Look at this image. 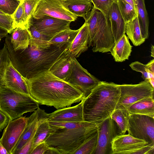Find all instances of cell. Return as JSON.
<instances>
[{
	"mask_svg": "<svg viewBox=\"0 0 154 154\" xmlns=\"http://www.w3.org/2000/svg\"><path fill=\"white\" fill-rule=\"evenodd\" d=\"M121 94L116 109H127L141 100L154 97V88L148 80L136 84L119 85Z\"/></svg>",
	"mask_w": 154,
	"mask_h": 154,
	"instance_id": "52a82bcc",
	"label": "cell"
},
{
	"mask_svg": "<svg viewBox=\"0 0 154 154\" xmlns=\"http://www.w3.org/2000/svg\"><path fill=\"white\" fill-rule=\"evenodd\" d=\"M20 0H0V10L11 15L20 3Z\"/></svg>",
	"mask_w": 154,
	"mask_h": 154,
	"instance_id": "d590c367",
	"label": "cell"
},
{
	"mask_svg": "<svg viewBox=\"0 0 154 154\" xmlns=\"http://www.w3.org/2000/svg\"><path fill=\"white\" fill-rule=\"evenodd\" d=\"M128 3L131 5L133 6L135 8L134 5V0H125Z\"/></svg>",
	"mask_w": 154,
	"mask_h": 154,
	"instance_id": "bcb514c9",
	"label": "cell"
},
{
	"mask_svg": "<svg viewBox=\"0 0 154 154\" xmlns=\"http://www.w3.org/2000/svg\"><path fill=\"white\" fill-rule=\"evenodd\" d=\"M109 19L115 43L125 34L126 23L120 13L117 2L114 3L111 7Z\"/></svg>",
	"mask_w": 154,
	"mask_h": 154,
	"instance_id": "d6986e66",
	"label": "cell"
},
{
	"mask_svg": "<svg viewBox=\"0 0 154 154\" xmlns=\"http://www.w3.org/2000/svg\"><path fill=\"white\" fill-rule=\"evenodd\" d=\"M121 94L118 84L100 81L83 99L84 121L97 126L111 117L116 109Z\"/></svg>",
	"mask_w": 154,
	"mask_h": 154,
	"instance_id": "3957f363",
	"label": "cell"
},
{
	"mask_svg": "<svg viewBox=\"0 0 154 154\" xmlns=\"http://www.w3.org/2000/svg\"><path fill=\"white\" fill-rule=\"evenodd\" d=\"M128 134L154 146V118L140 114L130 115Z\"/></svg>",
	"mask_w": 154,
	"mask_h": 154,
	"instance_id": "9c48e42d",
	"label": "cell"
},
{
	"mask_svg": "<svg viewBox=\"0 0 154 154\" xmlns=\"http://www.w3.org/2000/svg\"><path fill=\"white\" fill-rule=\"evenodd\" d=\"M127 109L130 115H142L154 118V97L141 100L132 105Z\"/></svg>",
	"mask_w": 154,
	"mask_h": 154,
	"instance_id": "d4e9b609",
	"label": "cell"
},
{
	"mask_svg": "<svg viewBox=\"0 0 154 154\" xmlns=\"http://www.w3.org/2000/svg\"><path fill=\"white\" fill-rule=\"evenodd\" d=\"M89 31L87 23L85 22L71 44L66 49L65 53L77 58L86 51L89 47Z\"/></svg>",
	"mask_w": 154,
	"mask_h": 154,
	"instance_id": "e0dca14e",
	"label": "cell"
},
{
	"mask_svg": "<svg viewBox=\"0 0 154 154\" xmlns=\"http://www.w3.org/2000/svg\"><path fill=\"white\" fill-rule=\"evenodd\" d=\"M11 16L14 29L18 27L28 28L29 21L25 12L23 0H20L19 5Z\"/></svg>",
	"mask_w": 154,
	"mask_h": 154,
	"instance_id": "4dcf8cb0",
	"label": "cell"
},
{
	"mask_svg": "<svg viewBox=\"0 0 154 154\" xmlns=\"http://www.w3.org/2000/svg\"><path fill=\"white\" fill-rule=\"evenodd\" d=\"M129 66L133 70L140 72L142 74V77L144 80H148L154 77V75L151 73L147 68L146 64L137 61L131 63Z\"/></svg>",
	"mask_w": 154,
	"mask_h": 154,
	"instance_id": "74e56055",
	"label": "cell"
},
{
	"mask_svg": "<svg viewBox=\"0 0 154 154\" xmlns=\"http://www.w3.org/2000/svg\"><path fill=\"white\" fill-rule=\"evenodd\" d=\"M134 5L142 37L145 39L149 36V21L145 0H134Z\"/></svg>",
	"mask_w": 154,
	"mask_h": 154,
	"instance_id": "cb8c5ba5",
	"label": "cell"
},
{
	"mask_svg": "<svg viewBox=\"0 0 154 154\" xmlns=\"http://www.w3.org/2000/svg\"><path fill=\"white\" fill-rule=\"evenodd\" d=\"M4 44L8 51L12 64L27 79L42 72L49 70L68 47L59 48L51 44L48 47L41 48L30 42L26 48L15 51L9 36L6 38Z\"/></svg>",
	"mask_w": 154,
	"mask_h": 154,
	"instance_id": "7a4b0ae2",
	"label": "cell"
},
{
	"mask_svg": "<svg viewBox=\"0 0 154 154\" xmlns=\"http://www.w3.org/2000/svg\"><path fill=\"white\" fill-rule=\"evenodd\" d=\"M151 56L153 57H154V46L152 45L151 47Z\"/></svg>",
	"mask_w": 154,
	"mask_h": 154,
	"instance_id": "7dc6e473",
	"label": "cell"
},
{
	"mask_svg": "<svg viewBox=\"0 0 154 154\" xmlns=\"http://www.w3.org/2000/svg\"><path fill=\"white\" fill-rule=\"evenodd\" d=\"M117 3L126 23L132 20L137 17L135 8L125 0H117Z\"/></svg>",
	"mask_w": 154,
	"mask_h": 154,
	"instance_id": "d6a6232c",
	"label": "cell"
},
{
	"mask_svg": "<svg viewBox=\"0 0 154 154\" xmlns=\"http://www.w3.org/2000/svg\"><path fill=\"white\" fill-rule=\"evenodd\" d=\"M28 117L21 116L13 120H9L4 129L0 142L8 154L12 152L27 126Z\"/></svg>",
	"mask_w": 154,
	"mask_h": 154,
	"instance_id": "8fae6325",
	"label": "cell"
},
{
	"mask_svg": "<svg viewBox=\"0 0 154 154\" xmlns=\"http://www.w3.org/2000/svg\"><path fill=\"white\" fill-rule=\"evenodd\" d=\"M48 147L45 142H42L38 145L33 150L31 154H44Z\"/></svg>",
	"mask_w": 154,
	"mask_h": 154,
	"instance_id": "ab89813d",
	"label": "cell"
},
{
	"mask_svg": "<svg viewBox=\"0 0 154 154\" xmlns=\"http://www.w3.org/2000/svg\"></svg>",
	"mask_w": 154,
	"mask_h": 154,
	"instance_id": "f907efd6",
	"label": "cell"
},
{
	"mask_svg": "<svg viewBox=\"0 0 154 154\" xmlns=\"http://www.w3.org/2000/svg\"><path fill=\"white\" fill-rule=\"evenodd\" d=\"M94 7L102 12L109 18V11L112 4L117 0H91Z\"/></svg>",
	"mask_w": 154,
	"mask_h": 154,
	"instance_id": "e575fe53",
	"label": "cell"
},
{
	"mask_svg": "<svg viewBox=\"0 0 154 154\" xmlns=\"http://www.w3.org/2000/svg\"><path fill=\"white\" fill-rule=\"evenodd\" d=\"M71 70L66 82L80 90L84 94L85 98L100 81L84 68L76 58L71 56Z\"/></svg>",
	"mask_w": 154,
	"mask_h": 154,
	"instance_id": "ba28073f",
	"label": "cell"
},
{
	"mask_svg": "<svg viewBox=\"0 0 154 154\" xmlns=\"http://www.w3.org/2000/svg\"><path fill=\"white\" fill-rule=\"evenodd\" d=\"M79 30L68 28L57 33L49 40L50 44L57 47H68L72 43Z\"/></svg>",
	"mask_w": 154,
	"mask_h": 154,
	"instance_id": "4316f807",
	"label": "cell"
},
{
	"mask_svg": "<svg viewBox=\"0 0 154 154\" xmlns=\"http://www.w3.org/2000/svg\"><path fill=\"white\" fill-rule=\"evenodd\" d=\"M0 14H6L5 12H3L2 11L0 10Z\"/></svg>",
	"mask_w": 154,
	"mask_h": 154,
	"instance_id": "c3c4849f",
	"label": "cell"
},
{
	"mask_svg": "<svg viewBox=\"0 0 154 154\" xmlns=\"http://www.w3.org/2000/svg\"><path fill=\"white\" fill-rule=\"evenodd\" d=\"M26 79L14 67L10 60L5 72V85L17 92L30 95Z\"/></svg>",
	"mask_w": 154,
	"mask_h": 154,
	"instance_id": "2e32d148",
	"label": "cell"
},
{
	"mask_svg": "<svg viewBox=\"0 0 154 154\" xmlns=\"http://www.w3.org/2000/svg\"><path fill=\"white\" fill-rule=\"evenodd\" d=\"M125 33L128 38L136 46L140 45L145 41L142 36L137 17L126 23Z\"/></svg>",
	"mask_w": 154,
	"mask_h": 154,
	"instance_id": "83f0119b",
	"label": "cell"
},
{
	"mask_svg": "<svg viewBox=\"0 0 154 154\" xmlns=\"http://www.w3.org/2000/svg\"><path fill=\"white\" fill-rule=\"evenodd\" d=\"M10 60L8 51L4 44L3 48L0 50V87L5 85V72Z\"/></svg>",
	"mask_w": 154,
	"mask_h": 154,
	"instance_id": "836d02e7",
	"label": "cell"
},
{
	"mask_svg": "<svg viewBox=\"0 0 154 154\" xmlns=\"http://www.w3.org/2000/svg\"><path fill=\"white\" fill-rule=\"evenodd\" d=\"M39 107V104L30 95L17 92L5 85L0 87V110L9 120L34 112Z\"/></svg>",
	"mask_w": 154,
	"mask_h": 154,
	"instance_id": "8992f818",
	"label": "cell"
},
{
	"mask_svg": "<svg viewBox=\"0 0 154 154\" xmlns=\"http://www.w3.org/2000/svg\"><path fill=\"white\" fill-rule=\"evenodd\" d=\"M147 68L149 71L154 75V60L153 59L146 64Z\"/></svg>",
	"mask_w": 154,
	"mask_h": 154,
	"instance_id": "b9f144b4",
	"label": "cell"
},
{
	"mask_svg": "<svg viewBox=\"0 0 154 154\" xmlns=\"http://www.w3.org/2000/svg\"><path fill=\"white\" fill-rule=\"evenodd\" d=\"M44 154H60V153L55 149L48 147Z\"/></svg>",
	"mask_w": 154,
	"mask_h": 154,
	"instance_id": "7bdbcfd3",
	"label": "cell"
},
{
	"mask_svg": "<svg viewBox=\"0 0 154 154\" xmlns=\"http://www.w3.org/2000/svg\"><path fill=\"white\" fill-rule=\"evenodd\" d=\"M29 22L39 31L50 39L58 32L70 28L71 22L47 15L38 19L32 17Z\"/></svg>",
	"mask_w": 154,
	"mask_h": 154,
	"instance_id": "5bb4252c",
	"label": "cell"
},
{
	"mask_svg": "<svg viewBox=\"0 0 154 154\" xmlns=\"http://www.w3.org/2000/svg\"><path fill=\"white\" fill-rule=\"evenodd\" d=\"M45 112L44 110L39 107L28 117L26 128L15 146L12 154H15V152L22 148L26 143L38 127L40 119Z\"/></svg>",
	"mask_w": 154,
	"mask_h": 154,
	"instance_id": "ac0fdd59",
	"label": "cell"
},
{
	"mask_svg": "<svg viewBox=\"0 0 154 154\" xmlns=\"http://www.w3.org/2000/svg\"><path fill=\"white\" fill-rule=\"evenodd\" d=\"M48 116V114L45 112L40 120L35 134L31 154L38 145L45 142L50 134L51 128Z\"/></svg>",
	"mask_w": 154,
	"mask_h": 154,
	"instance_id": "484cf974",
	"label": "cell"
},
{
	"mask_svg": "<svg viewBox=\"0 0 154 154\" xmlns=\"http://www.w3.org/2000/svg\"><path fill=\"white\" fill-rule=\"evenodd\" d=\"M83 100L78 104L57 109L48 114V120L52 122H80L84 121Z\"/></svg>",
	"mask_w": 154,
	"mask_h": 154,
	"instance_id": "9a60e30c",
	"label": "cell"
},
{
	"mask_svg": "<svg viewBox=\"0 0 154 154\" xmlns=\"http://www.w3.org/2000/svg\"><path fill=\"white\" fill-rule=\"evenodd\" d=\"M10 38L14 50L17 51L27 48L31 37L28 28L18 27L14 30Z\"/></svg>",
	"mask_w": 154,
	"mask_h": 154,
	"instance_id": "603a6c76",
	"label": "cell"
},
{
	"mask_svg": "<svg viewBox=\"0 0 154 154\" xmlns=\"http://www.w3.org/2000/svg\"><path fill=\"white\" fill-rule=\"evenodd\" d=\"M97 126L98 140L94 154H111V142L118 134V129L110 117Z\"/></svg>",
	"mask_w": 154,
	"mask_h": 154,
	"instance_id": "4fadbf2b",
	"label": "cell"
},
{
	"mask_svg": "<svg viewBox=\"0 0 154 154\" xmlns=\"http://www.w3.org/2000/svg\"><path fill=\"white\" fill-rule=\"evenodd\" d=\"M49 122L51 132L45 142L48 147L55 149L60 154H73L98 129L95 124L85 121Z\"/></svg>",
	"mask_w": 154,
	"mask_h": 154,
	"instance_id": "277c9868",
	"label": "cell"
},
{
	"mask_svg": "<svg viewBox=\"0 0 154 154\" xmlns=\"http://www.w3.org/2000/svg\"><path fill=\"white\" fill-rule=\"evenodd\" d=\"M69 11L78 17H82L85 21L93 7L91 0H60Z\"/></svg>",
	"mask_w": 154,
	"mask_h": 154,
	"instance_id": "44dd1931",
	"label": "cell"
},
{
	"mask_svg": "<svg viewBox=\"0 0 154 154\" xmlns=\"http://www.w3.org/2000/svg\"><path fill=\"white\" fill-rule=\"evenodd\" d=\"M9 121L8 116L0 110V132L6 127Z\"/></svg>",
	"mask_w": 154,
	"mask_h": 154,
	"instance_id": "60d3db41",
	"label": "cell"
},
{
	"mask_svg": "<svg viewBox=\"0 0 154 154\" xmlns=\"http://www.w3.org/2000/svg\"><path fill=\"white\" fill-rule=\"evenodd\" d=\"M0 28L8 33L12 32L14 29L11 15L0 14Z\"/></svg>",
	"mask_w": 154,
	"mask_h": 154,
	"instance_id": "8d00e7d4",
	"label": "cell"
},
{
	"mask_svg": "<svg viewBox=\"0 0 154 154\" xmlns=\"http://www.w3.org/2000/svg\"><path fill=\"white\" fill-rule=\"evenodd\" d=\"M85 22L88 26V46L94 52H110L115 43L109 19L94 7Z\"/></svg>",
	"mask_w": 154,
	"mask_h": 154,
	"instance_id": "5b68a950",
	"label": "cell"
},
{
	"mask_svg": "<svg viewBox=\"0 0 154 154\" xmlns=\"http://www.w3.org/2000/svg\"><path fill=\"white\" fill-rule=\"evenodd\" d=\"M148 81L152 87L154 88V77L149 78Z\"/></svg>",
	"mask_w": 154,
	"mask_h": 154,
	"instance_id": "f6af8a7d",
	"label": "cell"
},
{
	"mask_svg": "<svg viewBox=\"0 0 154 154\" xmlns=\"http://www.w3.org/2000/svg\"><path fill=\"white\" fill-rule=\"evenodd\" d=\"M130 115L127 109H116L111 116L118 127V134H124L128 131Z\"/></svg>",
	"mask_w": 154,
	"mask_h": 154,
	"instance_id": "f1b7e54d",
	"label": "cell"
},
{
	"mask_svg": "<svg viewBox=\"0 0 154 154\" xmlns=\"http://www.w3.org/2000/svg\"><path fill=\"white\" fill-rule=\"evenodd\" d=\"M97 131L87 138L73 154H94L98 140Z\"/></svg>",
	"mask_w": 154,
	"mask_h": 154,
	"instance_id": "1f68e13d",
	"label": "cell"
},
{
	"mask_svg": "<svg viewBox=\"0 0 154 154\" xmlns=\"http://www.w3.org/2000/svg\"><path fill=\"white\" fill-rule=\"evenodd\" d=\"M71 69V56L66 54L65 51L49 70L57 78L66 82Z\"/></svg>",
	"mask_w": 154,
	"mask_h": 154,
	"instance_id": "ffe728a7",
	"label": "cell"
},
{
	"mask_svg": "<svg viewBox=\"0 0 154 154\" xmlns=\"http://www.w3.org/2000/svg\"><path fill=\"white\" fill-rule=\"evenodd\" d=\"M148 145L145 140L128 134H118L111 142V154H141L143 148Z\"/></svg>",
	"mask_w": 154,
	"mask_h": 154,
	"instance_id": "7c38bea8",
	"label": "cell"
},
{
	"mask_svg": "<svg viewBox=\"0 0 154 154\" xmlns=\"http://www.w3.org/2000/svg\"><path fill=\"white\" fill-rule=\"evenodd\" d=\"M28 29L31 37L30 42L34 45L41 48H46L51 45L49 42L50 39L39 31L29 22Z\"/></svg>",
	"mask_w": 154,
	"mask_h": 154,
	"instance_id": "f546056e",
	"label": "cell"
},
{
	"mask_svg": "<svg viewBox=\"0 0 154 154\" xmlns=\"http://www.w3.org/2000/svg\"><path fill=\"white\" fill-rule=\"evenodd\" d=\"M1 37L0 36V42L1 40Z\"/></svg>",
	"mask_w": 154,
	"mask_h": 154,
	"instance_id": "681fc988",
	"label": "cell"
},
{
	"mask_svg": "<svg viewBox=\"0 0 154 154\" xmlns=\"http://www.w3.org/2000/svg\"><path fill=\"white\" fill-rule=\"evenodd\" d=\"M30 95L39 104L57 109L69 107L84 99L80 90L53 75L49 70L26 79Z\"/></svg>",
	"mask_w": 154,
	"mask_h": 154,
	"instance_id": "6da1fadb",
	"label": "cell"
},
{
	"mask_svg": "<svg viewBox=\"0 0 154 154\" xmlns=\"http://www.w3.org/2000/svg\"><path fill=\"white\" fill-rule=\"evenodd\" d=\"M132 47L128 38L125 34L115 43L110 51L111 54L116 62H122L128 59Z\"/></svg>",
	"mask_w": 154,
	"mask_h": 154,
	"instance_id": "7402d4cb",
	"label": "cell"
},
{
	"mask_svg": "<svg viewBox=\"0 0 154 154\" xmlns=\"http://www.w3.org/2000/svg\"><path fill=\"white\" fill-rule=\"evenodd\" d=\"M40 0H23L25 12L29 21Z\"/></svg>",
	"mask_w": 154,
	"mask_h": 154,
	"instance_id": "f35d334b",
	"label": "cell"
},
{
	"mask_svg": "<svg viewBox=\"0 0 154 154\" xmlns=\"http://www.w3.org/2000/svg\"><path fill=\"white\" fill-rule=\"evenodd\" d=\"M45 15L71 22L76 20L78 17L67 9L60 0H41L32 15L36 19Z\"/></svg>",
	"mask_w": 154,
	"mask_h": 154,
	"instance_id": "30bf717a",
	"label": "cell"
},
{
	"mask_svg": "<svg viewBox=\"0 0 154 154\" xmlns=\"http://www.w3.org/2000/svg\"><path fill=\"white\" fill-rule=\"evenodd\" d=\"M0 154H8L7 150L0 142Z\"/></svg>",
	"mask_w": 154,
	"mask_h": 154,
	"instance_id": "ee69618b",
	"label": "cell"
}]
</instances>
